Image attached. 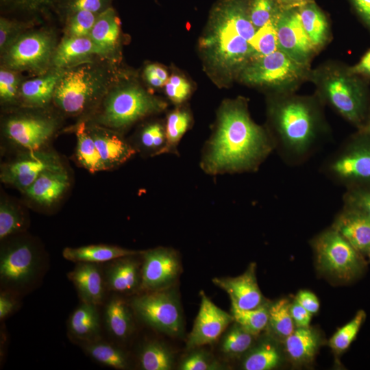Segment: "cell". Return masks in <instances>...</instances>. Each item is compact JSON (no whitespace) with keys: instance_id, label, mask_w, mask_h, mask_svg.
Returning a JSON list of instances; mask_svg holds the SVG:
<instances>
[{"instance_id":"cell-1","label":"cell","mask_w":370,"mask_h":370,"mask_svg":"<svg viewBox=\"0 0 370 370\" xmlns=\"http://www.w3.org/2000/svg\"><path fill=\"white\" fill-rule=\"evenodd\" d=\"M274 148L271 134L251 119L246 103L227 101L201 149L199 166L210 175L254 172Z\"/></svg>"},{"instance_id":"cell-2","label":"cell","mask_w":370,"mask_h":370,"mask_svg":"<svg viewBox=\"0 0 370 370\" xmlns=\"http://www.w3.org/2000/svg\"><path fill=\"white\" fill-rule=\"evenodd\" d=\"M256 32L246 0H222L212 12L201 47L217 67L240 73L254 58L251 40Z\"/></svg>"},{"instance_id":"cell-3","label":"cell","mask_w":370,"mask_h":370,"mask_svg":"<svg viewBox=\"0 0 370 370\" xmlns=\"http://www.w3.org/2000/svg\"><path fill=\"white\" fill-rule=\"evenodd\" d=\"M269 116L275 148L292 158L306 156L323 132L318 102L310 97L278 94L269 106Z\"/></svg>"},{"instance_id":"cell-4","label":"cell","mask_w":370,"mask_h":370,"mask_svg":"<svg viewBox=\"0 0 370 370\" xmlns=\"http://www.w3.org/2000/svg\"><path fill=\"white\" fill-rule=\"evenodd\" d=\"M308 79L319 99L349 122L362 126L367 108V92L361 77L347 66L328 62L310 69Z\"/></svg>"},{"instance_id":"cell-5","label":"cell","mask_w":370,"mask_h":370,"mask_svg":"<svg viewBox=\"0 0 370 370\" xmlns=\"http://www.w3.org/2000/svg\"><path fill=\"white\" fill-rule=\"evenodd\" d=\"M310 66L299 63L280 49L252 59L240 72L249 84L266 87L278 94L292 92L308 79Z\"/></svg>"},{"instance_id":"cell-6","label":"cell","mask_w":370,"mask_h":370,"mask_svg":"<svg viewBox=\"0 0 370 370\" xmlns=\"http://www.w3.org/2000/svg\"><path fill=\"white\" fill-rule=\"evenodd\" d=\"M45 266L41 254L30 241L9 243L1 247L0 253L1 289L21 295L41 278Z\"/></svg>"},{"instance_id":"cell-7","label":"cell","mask_w":370,"mask_h":370,"mask_svg":"<svg viewBox=\"0 0 370 370\" xmlns=\"http://www.w3.org/2000/svg\"><path fill=\"white\" fill-rule=\"evenodd\" d=\"M312 247L317 269L334 280L351 281L365 267L362 255L332 227L318 235Z\"/></svg>"},{"instance_id":"cell-8","label":"cell","mask_w":370,"mask_h":370,"mask_svg":"<svg viewBox=\"0 0 370 370\" xmlns=\"http://www.w3.org/2000/svg\"><path fill=\"white\" fill-rule=\"evenodd\" d=\"M166 107V103L143 89L126 86L108 95L99 120L106 127L122 130L147 116L164 110Z\"/></svg>"},{"instance_id":"cell-9","label":"cell","mask_w":370,"mask_h":370,"mask_svg":"<svg viewBox=\"0 0 370 370\" xmlns=\"http://www.w3.org/2000/svg\"><path fill=\"white\" fill-rule=\"evenodd\" d=\"M133 312L147 325L171 336L183 331V317L178 296L171 288L144 292L131 302Z\"/></svg>"},{"instance_id":"cell-10","label":"cell","mask_w":370,"mask_h":370,"mask_svg":"<svg viewBox=\"0 0 370 370\" xmlns=\"http://www.w3.org/2000/svg\"><path fill=\"white\" fill-rule=\"evenodd\" d=\"M102 85L101 75L90 66H78L62 73L53 99L64 112L76 114L96 99Z\"/></svg>"},{"instance_id":"cell-11","label":"cell","mask_w":370,"mask_h":370,"mask_svg":"<svg viewBox=\"0 0 370 370\" xmlns=\"http://www.w3.org/2000/svg\"><path fill=\"white\" fill-rule=\"evenodd\" d=\"M141 258L140 290L143 292L171 288L178 280L182 267L173 249L158 247L143 251Z\"/></svg>"},{"instance_id":"cell-12","label":"cell","mask_w":370,"mask_h":370,"mask_svg":"<svg viewBox=\"0 0 370 370\" xmlns=\"http://www.w3.org/2000/svg\"><path fill=\"white\" fill-rule=\"evenodd\" d=\"M360 136L328 164V174L339 182H370V136Z\"/></svg>"},{"instance_id":"cell-13","label":"cell","mask_w":370,"mask_h":370,"mask_svg":"<svg viewBox=\"0 0 370 370\" xmlns=\"http://www.w3.org/2000/svg\"><path fill=\"white\" fill-rule=\"evenodd\" d=\"M275 26L278 49L299 63L310 66L317 52L304 29L298 7L284 8L277 16Z\"/></svg>"},{"instance_id":"cell-14","label":"cell","mask_w":370,"mask_h":370,"mask_svg":"<svg viewBox=\"0 0 370 370\" xmlns=\"http://www.w3.org/2000/svg\"><path fill=\"white\" fill-rule=\"evenodd\" d=\"M53 51V41L43 32H34L20 37L12 44L5 56L7 64L13 69H42Z\"/></svg>"},{"instance_id":"cell-15","label":"cell","mask_w":370,"mask_h":370,"mask_svg":"<svg viewBox=\"0 0 370 370\" xmlns=\"http://www.w3.org/2000/svg\"><path fill=\"white\" fill-rule=\"evenodd\" d=\"M200 295L199 310L188 337V349L212 344L234 321L232 314L216 306L204 291L200 292Z\"/></svg>"},{"instance_id":"cell-16","label":"cell","mask_w":370,"mask_h":370,"mask_svg":"<svg viewBox=\"0 0 370 370\" xmlns=\"http://www.w3.org/2000/svg\"><path fill=\"white\" fill-rule=\"evenodd\" d=\"M53 153L40 150L29 151L5 165L1 171V181L25 190L45 170L61 165Z\"/></svg>"},{"instance_id":"cell-17","label":"cell","mask_w":370,"mask_h":370,"mask_svg":"<svg viewBox=\"0 0 370 370\" xmlns=\"http://www.w3.org/2000/svg\"><path fill=\"white\" fill-rule=\"evenodd\" d=\"M56 123L50 118L18 116L6 121L4 130L8 138L16 145L29 151L40 150L52 136Z\"/></svg>"},{"instance_id":"cell-18","label":"cell","mask_w":370,"mask_h":370,"mask_svg":"<svg viewBox=\"0 0 370 370\" xmlns=\"http://www.w3.org/2000/svg\"><path fill=\"white\" fill-rule=\"evenodd\" d=\"M256 268V264L251 262L245 271L238 276L212 279L214 285L227 293L232 308L250 310L267 302L257 282Z\"/></svg>"},{"instance_id":"cell-19","label":"cell","mask_w":370,"mask_h":370,"mask_svg":"<svg viewBox=\"0 0 370 370\" xmlns=\"http://www.w3.org/2000/svg\"><path fill=\"white\" fill-rule=\"evenodd\" d=\"M138 255L123 256L107 262L103 270L108 290L121 294H132L140 290L142 258L139 260L136 258Z\"/></svg>"},{"instance_id":"cell-20","label":"cell","mask_w":370,"mask_h":370,"mask_svg":"<svg viewBox=\"0 0 370 370\" xmlns=\"http://www.w3.org/2000/svg\"><path fill=\"white\" fill-rule=\"evenodd\" d=\"M100 264L77 262L73 269L67 273L82 301L101 305L107 290L103 270Z\"/></svg>"},{"instance_id":"cell-21","label":"cell","mask_w":370,"mask_h":370,"mask_svg":"<svg viewBox=\"0 0 370 370\" xmlns=\"http://www.w3.org/2000/svg\"><path fill=\"white\" fill-rule=\"evenodd\" d=\"M332 227L362 255L370 249V216L346 207L336 218Z\"/></svg>"},{"instance_id":"cell-22","label":"cell","mask_w":370,"mask_h":370,"mask_svg":"<svg viewBox=\"0 0 370 370\" xmlns=\"http://www.w3.org/2000/svg\"><path fill=\"white\" fill-rule=\"evenodd\" d=\"M69 186V177L63 165L42 171L25 190L26 195L43 206L53 204Z\"/></svg>"},{"instance_id":"cell-23","label":"cell","mask_w":370,"mask_h":370,"mask_svg":"<svg viewBox=\"0 0 370 370\" xmlns=\"http://www.w3.org/2000/svg\"><path fill=\"white\" fill-rule=\"evenodd\" d=\"M88 130L107 169L125 163L137 152L132 145L112 131L98 126Z\"/></svg>"},{"instance_id":"cell-24","label":"cell","mask_w":370,"mask_h":370,"mask_svg":"<svg viewBox=\"0 0 370 370\" xmlns=\"http://www.w3.org/2000/svg\"><path fill=\"white\" fill-rule=\"evenodd\" d=\"M323 338L317 330L310 326L296 328L283 342L284 351L295 365H305L315 358Z\"/></svg>"},{"instance_id":"cell-25","label":"cell","mask_w":370,"mask_h":370,"mask_svg":"<svg viewBox=\"0 0 370 370\" xmlns=\"http://www.w3.org/2000/svg\"><path fill=\"white\" fill-rule=\"evenodd\" d=\"M99 306L82 301L71 314L67 323L68 332L77 343L101 338Z\"/></svg>"},{"instance_id":"cell-26","label":"cell","mask_w":370,"mask_h":370,"mask_svg":"<svg viewBox=\"0 0 370 370\" xmlns=\"http://www.w3.org/2000/svg\"><path fill=\"white\" fill-rule=\"evenodd\" d=\"M143 251L129 249L110 245H89L78 247H66L63 257L69 261L77 262L106 263L114 259L140 254Z\"/></svg>"},{"instance_id":"cell-27","label":"cell","mask_w":370,"mask_h":370,"mask_svg":"<svg viewBox=\"0 0 370 370\" xmlns=\"http://www.w3.org/2000/svg\"><path fill=\"white\" fill-rule=\"evenodd\" d=\"M120 32L119 18L112 8H108L97 16L89 38L96 47L99 55L106 56L114 51Z\"/></svg>"},{"instance_id":"cell-28","label":"cell","mask_w":370,"mask_h":370,"mask_svg":"<svg viewBox=\"0 0 370 370\" xmlns=\"http://www.w3.org/2000/svg\"><path fill=\"white\" fill-rule=\"evenodd\" d=\"M133 309L121 297L114 295L104 309L105 325L108 332L116 339L124 341L134 328Z\"/></svg>"},{"instance_id":"cell-29","label":"cell","mask_w":370,"mask_h":370,"mask_svg":"<svg viewBox=\"0 0 370 370\" xmlns=\"http://www.w3.org/2000/svg\"><path fill=\"white\" fill-rule=\"evenodd\" d=\"M298 11L304 29L318 52L328 43L330 37L327 17L314 1L299 6Z\"/></svg>"},{"instance_id":"cell-30","label":"cell","mask_w":370,"mask_h":370,"mask_svg":"<svg viewBox=\"0 0 370 370\" xmlns=\"http://www.w3.org/2000/svg\"><path fill=\"white\" fill-rule=\"evenodd\" d=\"M279 341L269 338L252 346L247 352L242 363L245 370H271L280 367L284 362V353Z\"/></svg>"},{"instance_id":"cell-31","label":"cell","mask_w":370,"mask_h":370,"mask_svg":"<svg viewBox=\"0 0 370 370\" xmlns=\"http://www.w3.org/2000/svg\"><path fill=\"white\" fill-rule=\"evenodd\" d=\"M78 344L88 356L103 365L116 369H125L129 367L127 354L116 345L101 338Z\"/></svg>"},{"instance_id":"cell-32","label":"cell","mask_w":370,"mask_h":370,"mask_svg":"<svg viewBox=\"0 0 370 370\" xmlns=\"http://www.w3.org/2000/svg\"><path fill=\"white\" fill-rule=\"evenodd\" d=\"M60 76L56 73L25 82L21 87V95L24 102L34 107L47 105L53 97Z\"/></svg>"},{"instance_id":"cell-33","label":"cell","mask_w":370,"mask_h":370,"mask_svg":"<svg viewBox=\"0 0 370 370\" xmlns=\"http://www.w3.org/2000/svg\"><path fill=\"white\" fill-rule=\"evenodd\" d=\"M291 302L286 298L269 305L268 329L270 336L282 343L296 328L291 313Z\"/></svg>"},{"instance_id":"cell-34","label":"cell","mask_w":370,"mask_h":370,"mask_svg":"<svg viewBox=\"0 0 370 370\" xmlns=\"http://www.w3.org/2000/svg\"><path fill=\"white\" fill-rule=\"evenodd\" d=\"M99 52L89 37L65 38L59 45L53 56V63L63 67L71 62Z\"/></svg>"},{"instance_id":"cell-35","label":"cell","mask_w":370,"mask_h":370,"mask_svg":"<svg viewBox=\"0 0 370 370\" xmlns=\"http://www.w3.org/2000/svg\"><path fill=\"white\" fill-rule=\"evenodd\" d=\"M76 136V157L79 163L92 173L106 170L93 138L84 123L77 126Z\"/></svg>"},{"instance_id":"cell-36","label":"cell","mask_w":370,"mask_h":370,"mask_svg":"<svg viewBox=\"0 0 370 370\" xmlns=\"http://www.w3.org/2000/svg\"><path fill=\"white\" fill-rule=\"evenodd\" d=\"M192 116L186 108H178L166 116L165 123L166 145L162 154L179 156V143L190 127Z\"/></svg>"},{"instance_id":"cell-37","label":"cell","mask_w":370,"mask_h":370,"mask_svg":"<svg viewBox=\"0 0 370 370\" xmlns=\"http://www.w3.org/2000/svg\"><path fill=\"white\" fill-rule=\"evenodd\" d=\"M138 360L140 368L144 370H170L174 363L172 353L162 343L157 341L143 345Z\"/></svg>"},{"instance_id":"cell-38","label":"cell","mask_w":370,"mask_h":370,"mask_svg":"<svg viewBox=\"0 0 370 370\" xmlns=\"http://www.w3.org/2000/svg\"><path fill=\"white\" fill-rule=\"evenodd\" d=\"M270 303L250 310H239L232 308L234 321L254 336L258 335L267 329L269 322Z\"/></svg>"},{"instance_id":"cell-39","label":"cell","mask_w":370,"mask_h":370,"mask_svg":"<svg viewBox=\"0 0 370 370\" xmlns=\"http://www.w3.org/2000/svg\"><path fill=\"white\" fill-rule=\"evenodd\" d=\"M254 337L234 321L222 338L221 350L227 356H240L251 348Z\"/></svg>"},{"instance_id":"cell-40","label":"cell","mask_w":370,"mask_h":370,"mask_svg":"<svg viewBox=\"0 0 370 370\" xmlns=\"http://www.w3.org/2000/svg\"><path fill=\"white\" fill-rule=\"evenodd\" d=\"M138 148L150 156H159L166 145L165 125L154 122L145 126L138 136Z\"/></svg>"},{"instance_id":"cell-41","label":"cell","mask_w":370,"mask_h":370,"mask_svg":"<svg viewBox=\"0 0 370 370\" xmlns=\"http://www.w3.org/2000/svg\"><path fill=\"white\" fill-rule=\"evenodd\" d=\"M365 318V312L360 310L351 321L333 334L329 341V345L334 352L339 354L349 347L356 338Z\"/></svg>"},{"instance_id":"cell-42","label":"cell","mask_w":370,"mask_h":370,"mask_svg":"<svg viewBox=\"0 0 370 370\" xmlns=\"http://www.w3.org/2000/svg\"><path fill=\"white\" fill-rule=\"evenodd\" d=\"M25 219L12 203L1 199L0 203V239L21 232L25 230Z\"/></svg>"},{"instance_id":"cell-43","label":"cell","mask_w":370,"mask_h":370,"mask_svg":"<svg viewBox=\"0 0 370 370\" xmlns=\"http://www.w3.org/2000/svg\"><path fill=\"white\" fill-rule=\"evenodd\" d=\"M250 20L256 30L275 18L284 8L278 0H246Z\"/></svg>"},{"instance_id":"cell-44","label":"cell","mask_w":370,"mask_h":370,"mask_svg":"<svg viewBox=\"0 0 370 370\" xmlns=\"http://www.w3.org/2000/svg\"><path fill=\"white\" fill-rule=\"evenodd\" d=\"M277 16L256 30L251 40L254 58L267 56L278 49L275 26Z\"/></svg>"},{"instance_id":"cell-45","label":"cell","mask_w":370,"mask_h":370,"mask_svg":"<svg viewBox=\"0 0 370 370\" xmlns=\"http://www.w3.org/2000/svg\"><path fill=\"white\" fill-rule=\"evenodd\" d=\"M97 15L93 12L84 10L69 15V36L89 37Z\"/></svg>"},{"instance_id":"cell-46","label":"cell","mask_w":370,"mask_h":370,"mask_svg":"<svg viewBox=\"0 0 370 370\" xmlns=\"http://www.w3.org/2000/svg\"><path fill=\"white\" fill-rule=\"evenodd\" d=\"M110 0H60V7L67 15L84 10L99 14L107 9Z\"/></svg>"},{"instance_id":"cell-47","label":"cell","mask_w":370,"mask_h":370,"mask_svg":"<svg viewBox=\"0 0 370 370\" xmlns=\"http://www.w3.org/2000/svg\"><path fill=\"white\" fill-rule=\"evenodd\" d=\"M164 86L166 95L175 103L180 104L190 96V85L181 76L171 75Z\"/></svg>"},{"instance_id":"cell-48","label":"cell","mask_w":370,"mask_h":370,"mask_svg":"<svg viewBox=\"0 0 370 370\" xmlns=\"http://www.w3.org/2000/svg\"><path fill=\"white\" fill-rule=\"evenodd\" d=\"M217 369L209 355L202 351L193 352L186 357L180 366L182 370H208Z\"/></svg>"},{"instance_id":"cell-49","label":"cell","mask_w":370,"mask_h":370,"mask_svg":"<svg viewBox=\"0 0 370 370\" xmlns=\"http://www.w3.org/2000/svg\"><path fill=\"white\" fill-rule=\"evenodd\" d=\"M18 79L12 71L1 69L0 71V97L1 101H14L18 92Z\"/></svg>"},{"instance_id":"cell-50","label":"cell","mask_w":370,"mask_h":370,"mask_svg":"<svg viewBox=\"0 0 370 370\" xmlns=\"http://www.w3.org/2000/svg\"><path fill=\"white\" fill-rule=\"evenodd\" d=\"M345 206L356 209L370 216V190H352L345 197Z\"/></svg>"},{"instance_id":"cell-51","label":"cell","mask_w":370,"mask_h":370,"mask_svg":"<svg viewBox=\"0 0 370 370\" xmlns=\"http://www.w3.org/2000/svg\"><path fill=\"white\" fill-rule=\"evenodd\" d=\"M20 295L8 289H1L0 293V319L8 318L19 307Z\"/></svg>"},{"instance_id":"cell-52","label":"cell","mask_w":370,"mask_h":370,"mask_svg":"<svg viewBox=\"0 0 370 370\" xmlns=\"http://www.w3.org/2000/svg\"><path fill=\"white\" fill-rule=\"evenodd\" d=\"M291 313L296 328L310 326L312 314L295 300L291 302Z\"/></svg>"},{"instance_id":"cell-53","label":"cell","mask_w":370,"mask_h":370,"mask_svg":"<svg viewBox=\"0 0 370 370\" xmlns=\"http://www.w3.org/2000/svg\"><path fill=\"white\" fill-rule=\"evenodd\" d=\"M295 300L312 314L317 313L319 310L320 305L318 298L313 293L309 291H300L296 295Z\"/></svg>"},{"instance_id":"cell-54","label":"cell","mask_w":370,"mask_h":370,"mask_svg":"<svg viewBox=\"0 0 370 370\" xmlns=\"http://www.w3.org/2000/svg\"><path fill=\"white\" fill-rule=\"evenodd\" d=\"M348 69L354 75L370 77V49L362 56L356 64L349 66Z\"/></svg>"},{"instance_id":"cell-55","label":"cell","mask_w":370,"mask_h":370,"mask_svg":"<svg viewBox=\"0 0 370 370\" xmlns=\"http://www.w3.org/2000/svg\"><path fill=\"white\" fill-rule=\"evenodd\" d=\"M357 14L370 30V0H350Z\"/></svg>"},{"instance_id":"cell-56","label":"cell","mask_w":370,"mask_h":370,"mask_svg":"<svg viewBox=\"0 0 370 370\" xmlns=\"http://www.w3.org/2000/svg\"><path fill=\"white\" fill-rule=\"evenodd\" d=\"M60 0H3V2L11 3L14 5L26 9H38L42 5L52 4Z\"/></svg>"},{"instance_id":"cell-57","label":"cell","mask_w":370,"mask_h":370,"mask_svg":"<svg viewBox=\"0 0 370 370\" xmlns=\"http://www.w3.org/2000/svg\"><path fill=\"white\" fill-rule=\"evenodd\" d=\"M16 25L5 18H1L0 23V46L5 48L12 37V31L16 29Z\"/></svg>"},{"instance_id":"cell-58","label":"cell","mask_w":370,"mask_h":370,"mask_svg":"<svg viewBox=\"0 0 370 370\" xmlns=\"http://www.w3.org/2000/svg\"><path fill=\"white\" fill-rule=\"evenodd\" d=\"M145 75L147 80L151 86L161 87L165 85V83L155 73L152 64L147 66Z\"/></svg>"},{"instance_id":"cell-59","label":"cell","mask_w":370,"mask_h":370,"mask_svg":"<svg viewBox=\"0 0 370 370\" xmlns=\"http://www.w3.org/2000/svg\"><path fill=\"white\" fill-rule=\"evenodd\" d=\"M283 8L299 7L313 0H278Z\"/></svg>"},{"instance_id":"cell-60","label":"cell","mask_w":370,"mask_h":370,"mask_svg":"<svg viewBox=\"0 0 370 370\" xmlns=\"http://www.w3.org/2000/svg\"><path fill=\"white\" fill-rule=\"evenodd\" d=\"M152 66L156 75L166 84L169 79L166 70L156 64Z\"/></svg>"},{"instance_id":"cell-61","label":"cell","mask_w":370,"mask_h":370,"mask_svg":"<svg viewBox=\"0 0 370 370\" xmlns=\"http://www.w3.org/2000/svg\"><path fill=\"white\" fill-rule=\"evenodd\" d=\"M360 134L370 136V119L360 127Z\"/></svg>"},{"instance_id":"cell-62","label":"cell","mask_w":370,"mask_h":370,"mask_svg":"<svg viewBox=\"0 0 370 370\" xmlns=\"http://www.w3.org/2000/svg\"><path fill=\"white\" fill-rule=\"evenodd\" d=\"M367 255L368 256V257H369V260H370V249H369V251H368V253H367Z\"/></svg>"}]
</instances>
